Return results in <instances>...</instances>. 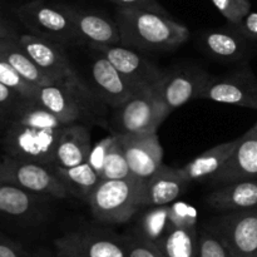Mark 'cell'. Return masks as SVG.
<instances>
[{"label":"cell","instance_id":"1","mask_svg":"<svg viewBox=\"0 0 257 257\" xmlns=\"http://www.w3.org/2000/svg\"><path fill=\"white\" fill-rule=\"evenodd\" d=\"M65 125L37 100L24 98L0 131L3 156L52 166Z\"/></svg>","mask_w":257,"mask_h":257},{"label":"cell","instance_id":"2","mask_svg":"<svg viewBox=\"0 0 257 257\" xmlns=\"http://www.w3.org/2000/svg\"><path fill=\"white\" fill-rule=\"evenodd\" d=\"M120 45L132 49L173 50L190 39V29L171 15L145 9L119 8L115 14Z\"/></svg>","mask_w":257,"mask_h":257},{"label":"cell","instance_id":"3","mask_svg":"<svg viewBox=\"0 0 257 257\" xmlns=\"http://www.w3.org/2000/svg\"><path fill=\"white\" fill-rule=\"evenodd\" d=\"M143 182L135 177L102 180L87 202L95 220L107 225L128 222L142 205Z\"/></svg>","mask_w":257,"mask_h":257},{"label":"cell","instance_id":"4","mask_svg":"<svg viewBox=\"0 0 257 257\" xmlns=\"http://www.w3.org/2000/svg\"><path fill=\"white\" fill-rule=\"evenodd\" d=\"M17 39L23 50L54 84L68 88L88 100L94 99L95 94L75 72L63 45L30 33L18 35Z\"/></svg>","mask_w":257,"mask_h":257},{"label":"cell","instance_id":"5","mask_svg":"<svg viewBox=\"0 0 257 257\" xmlns=\"http://www.w3.org/2000/svg\"><path fill=\"white\" fill-rule=\"evenodd\" d=\"M19 22L30 34L52 40L60 45L79 44L70 8L45 0H33L15 10Z\"/></svg>","mask_w":257,"mask_h":257},{"label":"cell","instance_id":"6","mask_svg":"<svg viewBox=\"0 0 257 257\" xmlns=\"http://www.w3.org/2000/svg\"><path fill=\"white\" fill-rule=\"evenodd\" d=\"M170 112L161 100L156 87L143 88L117 108V135L157 132Z\"/></svg>","mask_w":257,"mask_h":257},{"label":"cell","instance_id":"7","mask_svg":"<svg viewBox=\"0 0 257 257\" xmlns=\"http://www.w3.org/2000/svg\"><path fill=\"white\" fill-rule=\"evenodd\" d=\"M0 182L10 183L45 197L63 200L69 195L52 166L15 160L7 156L0 157Z\"/></svg>","mask_w":257,"mask_h":257},{"label":"cell","instance_id":"8","mask_svg":"<svg viewBox=\"0 0 257 257\" xmlns=\"http://www.w3.org/2000/svg\"><path fill=\"white\" fill-rule=\"evenodd\" d=\"M212 231L233 257H257V207L225 212Z\"/></svg>","mask_w":257,"mask_h":257},{"label":"cell","instance_id":"9","mask_svg":"<svg viewBox=\"0 0 257 257\" xmlns=\"http://www.w3.org/2000/svg\"><path fill=\"white\" fill-rule=\"evenodd\" d=\"M200 98L257 110V78L248 65L232 74L212 77Z\"/></svg>","mask_w":257,"mask_h":257},{"label":"cell","instance_id":"10","mask_svg":"<svg viewBox=\"0 0 257 257\" xmlns=\"http://www.w3.org/2000/svg\"><path fill=\"white\" fill-rule=\"evenodd\" d=\"M212 75L196 67H187L166 72L156 85L158 95L168 112L181 108L186 103L201 97Z\"/></svg>","mask_w":257,"mask_h":257},{"label":"cell","instance_id":"11","mask_svg":"<svg viewBox=\"0 0 257 257\" xmlns=\"http://www.w3.org/2000/svg\"><path fill=\"white\" fill-rule=\"evenodd\" d=\"M54 248L79 257H127L120 236L92 228L65 233L54 241Z\"/></svg>","mask_w":257,"mask_h":257},{"label":"cell","instance_id":"12","mask_svg":"<svg viewBox=\"0 0 257 257\" xmlns=\"http://www.w3.org/2000/svg\"><path fill=\"white\" fill-rule=\"evenodd\" d=\"M89 48L104 55L123 77L140 89L156 87L165 77L166 72L136 53L132 48L120 44L95 45Z\"/></svg>","mask_w":257,"mask_h":257},{"label":"cell","instance_id":"13","mask_svg":"<svg viewBox=\"0 0 257 257\" xmlns=\"http://www.w3.org/2000/svg\"><path fill=\"white\" fill-rule=\"evenodd\" d=\"M117 135V133H115ZM131 173L138 181H147L163 165V148L157 132L117 135Z\"/></svg>","mask_w":257,"mask_h":257},{"label":"cell","instance_id":"14","mask_svg":"<svg viewBox=\"0 0 257 257\" xmlns=\"http://www.w3.org/2000/svg\"><path fill=\"white\" fill-rule=\"evenodd\" d=\"M45 196L0 182V218L18 226L42 222L45 212Z\"/></svg>","mask_w":257,"mask_h":257},{"label":"cell","instance_id":"15","mask_svg":"<svg viewBox=\"0 0 257 257\" xmlns=\"http://www.w3.org/2000/svg\"><path fill=\"white\" fill-rule=\"evenodd\" d=\"M95 53L90 64L93 93L98 100L117 109L141 89L123 77L104 55Z\"/></svg>","mask_w":257,"mask_h":257},{"label":"cell","instance_id":"16","mask_svg":"<svg viewBox=\"0 0 257 257\" xmlns=\"http://www.w3.org/2000/svg\"><path fill=\"white\" fill-rule=\"evenodd\" d=\"M246 180H257V122L237 138L231 157L210 182L211 185L222 186Z\"/></svg>","mask_w":257,"mask_h":257},{"label":"cell","instance_id":"17","mask_svg":"<svg viewBox=\"0 0 257 257\" xmlns=\"http://www.w3.org/2000/svg\"><path fill=\"white\" fill-rule=\"evenodd\" d=\"M34 99L64 124L82 123L90 117V102L59 84L38 87Z\"/></svg>","mask_w":257,"mask_h":257},{"label":"cell","instance_id":"18","mask_svg":"<svg viewBox=\"0 0 257 257\" xmlns=\"http://www.w3.org/2000/svg\"><path fill=\"white\" fill-rule=\"evenodd\" d=\"M70 8L78 43L95 45L120 44V33L115 20L99 13Z\"/></svg>","mask_w":257,"mask_h":257},{"label":"cell","instance_id":"19","mask_svg":"<svg viewBox=\"0 0 257 257\" xmlns=\"http://www.w3.org/2000/svg\"><path fill=\"white\" fill-rule=\"evenodd\" d=\"M188 186L190 181L185 177L180 168L162 165L155 175L143 182V208L170 205L185 193Z\"/></svg>","mask_w":257,"mask_h":257},{"label":"cell","instance_id":"20","mask_svg":"<svg viewBox=\"0 0 257 257\" xmlns=\"http://www.w3.org/2000/svg\"><path fill=\"white\" fill-rule=\"evenodd\" d=\"M90 130L83 123L67 124L60 135L52 166L70 168L87 162L92 151Z\"/></svg>","mask_w":257,"mask_h":257},{"label":"cell","instance_id":"21","mask_svg":"<svg viewBox=\"0 0 257 257\" xmlns=\"http://www.w3.org/2000/svg\"><path fill=\"white\" fill-rule=\"evenodd\" d=\"M203 49L215 59L223 62H242L250 52V39L236 27L208 30L201 37Z\"/></svg>","mask_w":257,"mask_h":257},{"label":"cell","instance_id":"22","mask_svg":"<svg viewBox=\"0 0 257 257\" xmlns=\"http://www.w3.org/2000/svg\"><path fill=\"white\" fill-rule=\"evenodd\" d=\"M206 203L212 210L223 213L257 207V180L218 186L206 197Z\"/></svg>","mask_w":257,"mask_h":257},{"label":"cell","instance_id":"23","mask_svg":"<svg viewBox=\"0 0 257 257\" xmlns=\"http://www.w3.org/2000/svg\"><path fill=\"white\" fill-rule=\"evenodd\" d=\"M236 145L237 140L215 146L180 168L181 172L190 181V183L211 181L231 157Z\"/></svg>","mask_w":257,"mask_h":257},{"label":"cell","instance_id":"24","mask_svg":"<svg viewBox=\"0 0 257 257\" xmlns=\"http://www.w3.org/2000/svg\"><path fill=\"white\" fill-rule=\"evenodd\" d=\"M18 35L0 39V57L7 60L22 78L34 87L54 84L52 79L30 59L17 39Z\"/></svg>","mask_w":257,"mask_h":257},{"label":"cell","instance_id":"25","mask_svg":"<svg viewBox=\"0 0 257 257\" xmlns=\"http://www.w3.org/2000/svg\"><path fill=\"white\" fill-rule=\"evenodd\" d=\"M52 168L65 186L69 195L85 201L102 181L100 176L93 170V167L88 162L70 168H60L54 167V166H52Z\"/></svg>","mask_w":257,"mask_h":257},{"label":"cell","instance_id":"26","mask_svg":"<svg viewBox=\"0 0 257 257\" xmlns=\"http://www.w3.org/2000/svg\"><path fill=\"white\" fill-rule=\"evenodd\" d=\"M156 245L163 257H198L196 227L171 228Z\"/></svg>","mask_w":257,"mask_h":257},{"label":"cell","instance_id":"27","mask_svg":"<svg viewBox=\"0 0 257 257\" xmlns=\"http://www.w3.org/2000/svg\"><path fill=\"white\" fill-rule=\"evenodd\" d=\"M171 228L170 205L152 206L141 216L137 233L151 242L158 243Z\"/></svg>","mask_w":257,"mask_h":257},{"label":"cell","instance_id":"28","mask_svg":"<svg viewBox=\"0 0 257 257\" xmlns=\"http://www.w3.org/2000/svg\"><path fill=\"white\" fill-rule=\"evenodd\" d=\"M131 177H133V176L131 173L127 158L123 152L119 140L115 135V141L110 148L109 153H108L100 178L102 180H125V178Z\"/></svg>","mask_w":257,"mask_h":257},{"label":"cell","instance_id":"29","mask_svg":"<svg viewBox=\"0 0 257 257\" xmlns=\"http://www.w3.org/2000/svg\"><path fill=\"white\" fill-rule=\"evenodd\" d=\"M0 83L5 84L7 87L12 88L15 92L19 93L24 98L28 99H34L37 88L33 84L28 83L24 78L20 77L17 70L0 57Z\"/></svg>","mask_w":257,"mask_h":257},{"label":"cell","instance_id":"30","mask_svg":"<svg viewBox=\"0 0 257 257\" xmlns=\"http://www.w3.org/2000/svg\"><path fill=\"white\" fill-rule=\"evenodd\" d=\"M127 257H163L157 245L137 232L120 236Z\"/></svg>","mask_w":257,"mask_h":257},{"label":"cell","instance_id":"31","mask_svg":"<svg viewBox=\"0 0 257 257\" xmlns=\"http://www.w3.org/2000/svg\"><path fill=\"white\" fill-rule=\"evenodd\" d=\"M231 25L240 24L251 13L250 0H211Z\"/></svg>","mask_w":257,"mask_h":257},{"label":"cell","instance_id":"32","mask_svg":"<svg viewBox=\"0 0 257 257\" xmlns=\"http://www.w3.org/2000/svg\"><path fill=\"white\" fill-rule=\"evenodd\" d=\"M198 257H233L213 231L203 230L198 236Z\"/></svg>","mask_w":257,"mask_h":257},{"label":"cell","instance_id":"33","mask_svg":"<svg viewBox=\"0 0 257 257\" xmlns=\"http://www.w3.org/2000/svg\"><path fill=\"white\" fill-rule=\"evenodd\" d=\"M198 213L193 206L181 201L170 203L171 227H196Z\"/></svg>","mask_w":257,"mask_h":257},{"label":"cell","instance_id":"34","mask_svg":"<svg viewBox=\"0 0 257 257\" xmlns=\"http://www.w3.org/2000/svg\"><path fill=\"white\" fill-rule=\"evenodd\" d=\"M23 99V95L0 83V131Z\"/></svg>","mask_w":257,"mask_h":257},{"label":"cell","instance_id":"35","mask_svg":"<svg viewBox=\"0 0 257 257\" xmlns=\"http://www.w3.org/2000/svg\"><path fill=\"white\" fill-rule=\"evenodd\" d=\"M114 141H115V135L107 136V137L102 138L99 142H97L92 147V151H90L87 162L92 166L93 170H94L99 176L102 175L105 160H107V156L108 153H109Z\"/></svg>","mask_w":257,"mask_h":257},{"label":"cell","instance_id":"36","mask_svg":"<svg viewBox=\"0 0 257 257\" xmlns=\"http://www.w3.org/2000/svg\"><path fill=\"white\" fill-rule=\"evenodd\" d=\"M117 4L119 8H131V9H145L150 12L160 13L163 15H170L167 10L157 0H109Z\"/></svg>","mask_w":257,"mask_h":257},{"label":"cell","instance_id":"37","mask_svg":"<svg viewBox=\"0 0 257 257\" xmlns=\"http://www.w3.org/2000/svg\"><path fill=\"white\" fill-rule=\"evenodd\" d=\"M24 253L19 242L0 231V257H23Z\"/></svg>","mask_w":257,"mask_h":257},{"label":"cell","instance_id":"38","mask_svg":"<svg viewBox=\"0 0 257 257\" xmlns=\"http://www.w3.org/2000/svg\"><path fill=\"white\" fill-rule=\"evenodd\" d=\"M236 28L251 42H257V13H250Z\"/></svg>","mask_w":257,"mask_h":257},{"label":"cell","instance_id":"39","mask_svg":"<svg viewBox=\"0 0 257 257\" xmlns=\"http://www.w3.org/2000/svg\"><path fill=\"white\" fill-rule=\"evenodd\" d=\"M14 35H18L14 27H13L8 20H5L4 18L0 17V39L8 37H14Z\"/></svg>","mask_w":257,"mask_h":257},{"label":"cell","instance_id":"40","mask_svg":"<svg viewBox=\"0 0 257 257\" xmlns=\"http://www.w3.org/2000/svg\"><path fill=\"white\" fill-rule=\"evenodd\" d=\"M32 257H79V256H75V255H72V253L62 252V251L55 250L54 252H53V255H50V256L44 255V252H42V251H37V252L33 253Z\"/></svg>","mask_w":257,"mask_h":257}]
</instances>
